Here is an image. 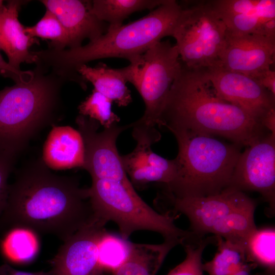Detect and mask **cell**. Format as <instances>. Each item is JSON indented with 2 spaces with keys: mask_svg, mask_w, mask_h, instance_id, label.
Instances as JSON below:
<instances>
[{
  "mask_svg": "<svg viewBox=\"0 0 275 275\" xmlns=\"http://www.w3.org/2000/svg\"><path fill=\"white\" fill-rule=\"evenodd\" d=\"M96 219L88 188L52 172L42 158L28 161L9 185L0 227L25 228L66 241Z\"/></svg>",
  "mask_w": 275,
  "mask_h": 275,
  "instance_id": "6da1fadb",
  "label": "cell"
},
{
  "mask_svg": "<svg viewBox=\"0 0 275 275\" xmlns=\"http://www.w3.org/2000/svg\"><path fill=\"white\" fill-rule=\"evenodd\" d=\"M158 127L217 135L240 147L250 146L266 130L245 111L216 96L205 68H190L182 62Z\"/></svg>",
  "mask_w": 275,
  "mask_h": 275,
  "instance_id": "7a4b0ae2",
  "label": "cell"
},
{
  "mask_svg": "<svg viewBox=\"0 0 275 275\" xmlns=\"http://www.w3.org/2000/svg\"><path fill=\"white\" fill-rule=\"evenodd\" d=\"M182 10L175 0H164L146 16L107 32L85 45L67 49L51 48L39 52L40 60L62 76L80 78L77 68L98 59L122 58L137 62L151 47L167 36H172Z\"/></svg>",
  "mask_w": 275,
  "mask_h": 275,
  "instance_id": "3957f363",
  "label": "cell"
},
{
  "mask_svg": "<svg viewBox=\"0 0 275 275\" xmlns=\"http://www.w3.org/2000/svg\"><path fill=\"white\" fill-rule=\"evenodd\" d=\"M176 139V175L162 190L178 198L218 194L230 186L241 147L190 130L171 131Z\"/></svg>",
  "mask_w": 275,
  "mask_h": 275,
  "instance_id": "277c9868",
  "label": "cell"
},
{
  "mask_svg": "<svg viewBox=\"0 0 275 275\" xmlns=\"http://www.w3.org/2000/svg\"><path fill=\"white\" fill-rule=\"evenodd\" d=\"M0 91V153L14 159L30 140L52 120L59 86L39 70Z\"/></svg>",
  "mask_w": 275,
  "mask_h": 275,
  "instance_id": "5b68a950",
  "label": "cell"
},
{
  "mask_svg": "<svg viewBox=\"0 0 275 275\" xmlns=\"http://www.w3.org/2000/svg\"><path fill=\"white\" fill-rule=\"evenodd\" d=\"M88 190L95 217L105 224L114 222L124 239L140 230L157 232L164 240H174L180 244L195 236L190 231L175 225V215L158 213L149 206L132 184L92 179Z\"/></svg>",
  "mask_w": 275,
  "mask_h": 275,
  "instance_id": "8992f818",
  "label": "cell"
},
{
  "mask_svg": "<svg viewBox=\"0 0 275 275\" xmlns=\"http://www.w3.org/2000/svg\"><path fill=\"white\" fill-rule=\"evenodd\" d=\"M176 45L159 41L131 64V83L145 105L143 116L131 124L132 135L137 144L151 146L161 139L157 129L172 84L181 67Z\"/></svg>",
  "mask_w": 275,
  "mask_h": 275,
  "instance_id": "52a82bcc",
  "label": "cell"
},
{
  "mask_svg": "<svg viewBox=\"0 0 275 275\" xmlns=\"http://www.w3.org/2000/svg\"><path fill=\"white\" fill-rule=\"evenodd\" d=\"M174 30L180 58L190 68H206L219 62L226 26L209 1L185 2Z\"/></svg>",
  "mask_w": 275,
  "mask_h": 275,
  "instance_id": "ba28073f",
  "label": "cell"
},
{
  "mask_svg": "<svg viewBox=\"0 0 275 275\" xmlns=\"http://www.w3.org/2000/svg\"><path fill=\"white\" fill-rule=\"evenodd\" d=\"M253 200L245 193L228 187L218 194L202 197L178 198L161 190L154 202L159 209L166 210L163 213L185 215L190 231L203 238L227 214Z\"/></svg>",
  "mask_w": 275,
  "mask_h": 275,
  "instance_id": "9c48e42d",
  "label": "cell"
},
{
  "mask_svg": "<svg viewBox=\"0 0 275 275\" xmlns=\"http://www.w3.org/2000/svg\"><path fill=\"white\" fill-rule=\"evenodd\" d=\"M84 144L83 169L92 179L108 180L131 184L122 163L116 146L117 139L131 124H118L98 131L100 124L89 117L80 115L76 119Z\"/></svg>",
  "mask_w": 275,
  "mask_h": 275,
  "instance_id": "30bf717a",
  "label": "cell"
},
{
  "mask_svg": "<svg viewBox=\"0 0 275 275\" xmlns=\"http://www.w3.org/2000/svg\"><path fill=\"white\" fill-rule=\"evenodd\" d=\"M229 187L259 193L274 211L275 135L266 133L240 153Z\"/></svg>",
  "mask_w": 275,
  "mask_h": 275,
  "instance_id": "8fae6325",
  "label": "cell"
},
{
  "mask_svg": "<svg viewBox=\"0 0 275 275\" xmlns=\"http://www.w3.org/2000/svg\"><path fill=\"white\" fill-rule=\"evenodd\" d=\"M205 70L218 97L240 107L260 123L275 108V95L256 79L228 70L219 62Z\"/></svg>",
  "mask_w": 275,
  "mask_h": 275,
  "instance_id": "7c38bea8",
  "label": "cell"
},
{
  "mask_svg": "<svg viewBox=\"0 0 275 275\" xmlns=\"http://www.w3.org/2000/svg\"><path fill=\"white\" fill-rule=\"evenodd\" d=\"M275 39L236 33L226 29L219 63L225 69L254 79L274 63Z\"/></svg>",
  "mask_w": 275,
  "mask_h": 275,
  "instance_id": "4fadbf2b",
  "label": "cell"
},
{
  "mask_svg": "<svg viewBox=\"0 0 275 275\" xmlns=\"http://www.w3.org/2000/svg\"><path fill=\"white\" fill-rule=\"evenodd\" d=\"M105 224L96 219L64 241L51 260L50 274L102 275L98 253Z\"/></svg>",
  "mask_w": 275,
  "mask_h": 275,
  "instance_id": "5bb4252c",
  "label": "cell"
},
{
  "mask_svg": "<svg viewBox=\"0 0 275 275\" xmlns=\"http://www.w3.org/2000/svg\"><path fill=\"white\" fill-rule=\"evenodd\" d=\"M210 2L227 30L275 39L274 0H213Z\"/></svg>",
  "mask_w": 275,
  "mask_h": 275,
  "instance_id": "9a60e30c",
  "label": "cell"
},
{
  "mask_svg": "<svg viewBox=\"0 0 275 275\" xmlns=\"http://www.w3.org/2000/svg\"><path fill=\"white\" fill-rule=\"evenodd\" d=\"M46 10L52 12L66 30L70 40L69 48L82 46V41L96 40L105 34L108 25L91 12L90 1L43 0Z\"/></svg>",
  "mask_w": 275,
  "mask_h": 275,
  "instance_id": "2e32d148",
  "label": "cell"
},
{
  "mask_svg": "<svg viewBox=\"0 0 275 275\" xmlns=\"http://www.w3.org/2000/svg\"><path fill=\"white\" fill-rule=\"evenodd\" d=\"M121 159L134 188L144 189L153 183L167 185L176 175L175 159L159 156L151 146L136 144L132 152L121 156Z\"/></svg>",
  "mask_w": 275,
  "mask_h": 275,
  "instance_id": "e0dca14e",
  "label": "cell"
},
{
  "mask_svg": "<svg viewBox=\"0 0 275 275\" xmlns=\"http://www.w3.org/2000/svg\"><path fill=\"white\" fill-rule=\"evenodd\" d=\"M21 2L9 1L0 10V49L7 56L8 64L20 70L21 63H36L38 61L31 47L37 42L24 32V27L18 19Z\"/></svg>",
  "mask_w": 275,
  "mask_h": 275,
  "instance_id": "ac0fdd59",
  "label": "cell"
},
{
  "mask_svg": "<svg viewBox=\"0 0 275 275\" xmlns=\"http://www.w3.org/2000/svg\"><path fill=\"white\" fill-rule=\"evenodd\" d=\"M85 148L78 130L68 126H53L43 148L42 159L50 169H83Z\"/></svg>",
  "mask_w": 275,
  "mask_h": 275,
  "instance_id": "d6986e66",
  "label": "cell"
},
{
  "mask_svg": "<svg viewBox=\"0 0 275 275\" xmlns=\"http://www.w3.org/2000/svg\"><path fill=\"white\" fill-rule=\"evenodd\" d=\"M131 68L130 64L122 68H112L101 63L94 67L81 65L76 72L85 81L90 82L94 89L118 106H126L132 100L130 91L126 86L130 81Z\"/></svg>",
  "mask_w": 275,
  "mask_h": 275,
  "instance_id": "ffe728a7",
  "label": "cell"
},
{
  "mask_svg": "<svg viewBox=\"0 0 275 275\" xmlns=\"http://www.w3.org/2000/svg\"><path fill=\"white\" fill-rule=\"evenodd\" d=\"M178 244L169 239L160 244L132 242L127 258L113 275H156L169 252Z\"/></svg>",
  "mask_w": 275,
  "mask_h": 275,
  "instance_id": "44dd1931",
  "label": "cell"
},
{
  "mask_svg": "<svg viewBox=\"0 0 275 275\" xmlns=\"http://www.w3.org/2000/svg\"><path fill=\"white\" fill-rule=\"evenodd\" d=\"M256 203H251L238 208L219 220L210 233L225 240L242 245L257 229L254 222Z\"/></svg>",
  "mask_w": 275,
  "mask_h": 275,
  "instance_id": "7402d4cb",
  "label": "cell"
},
{
  "mask_svg": "<svg viewBox=\"0 0 275 275\" xmlns=\"http://www.w3.org/2000/svg\"><path fill=\"white\" fill-rule=\"evenodd\" d=\"M164 0H93L91 12L108 28L123 25V21L132 13L145 10H153Z\"/></svg>",
  "mask_w": 275,
  "mask_h": 275,
  "instance_id": "603a6c76",
  "label": "cell"
},
{
  "mask_svg": "<svg viewBox=\"0 0 275 275\" xmlns=\"http://www.w3.org/2000/svg\"><path fill=\"white\" fill-rule=\"evenodd\" d=\"M246 261L266 268L274 274V228L257 229L246 239L244 244Z\"/></svg>",
  "mask_w": 275,
  "mask_h": 275,
  "instance_id": "cb8c5ba5",
  "label": "cell"
},
{
  "mask_svg": "<svg viewBox=\"0 0 275 275\" xmlns=\"http://www.w3.org/2000/svg\"><path fill=\"white\" fill-rule=\"evenodd\" d=\"M218 249L213 259L202 268L208 275H230L242 264L248 262L242 245L215 236Z\"/></svg>",
  "mask_w": 275,
  "mask_h": 275,
  "instance_id": "d4e9b609",
  "label": "cell"
},
{
  "mask_svg": "<svg viewBox=\"0 0 275 275\" xmlns=\"http://www.w3.org/2000/svg\"><path fill=\"white\" fill-rule=\"evenodd\" d=\"M35 233L25 228L10 230L3 243L5 256L17 263H25L33 260L39 250V242Z\"/></svg>",
  "mask_w": 275,
  "mask_h": 275,
  "instance_id": "484cf974",
  "label": "cell"
},
{
  "mask_svg": "<svg viewBox=\"0 0 275 275\" xmlns=\"http://www.w3.org/2000/svg\"><path fill=\"white\" fill-rule=\"evenodd\" d=\"M131 244L128 239L106 230L98 244V262L102 271L113 272L118 268L127 258Z\"/></svg>",
  "mask_w": 275,
  "mask_h": 275,
  "instance_id": "4316f807",
  "label": "cell"
},
{
  "mask_svg": "<svg viewBox=\"0 0 275 275\" xmlns=\"http://www.w3.org/2000/svg\"><path fill=\"white\" fill-rule=\"evenodd\" d=\"M113 102L95 89L78 107L79 114L97 121L104 128L118 124L120 117L112 111Z\"/></svg>",
  "mask_w": 275,
  "mask_h": 275,
  "instance_id": "83f0119b",
  "label": "cell"
},
{
  "mask_svg": "<svg viewBox=\"0 0 275 275\" xmlns=\"http://www.w3.org/2000/svg\"><path fill=\"white\" fill-rule=\"evenodd\" d=\"M24 32L33 38L51 41L53 48L62 49L66 46L70 47V40L66 30L57 17L47 10L35 25L24 27Z\"/></svg>",
  "mask_w": 275,
  "mask_h": 275,
  "instance_id": "f1b7e54d",
  "label": "cell"
},
{
  "mask_svg": "<svg viewBox=\"0 0 275 275\" xmlns=\"http://www.w3.org/2000/svg\"><path fill=\"white\" fill-rule=\"evenodd\" d=\"M212 238L190 240L183 244L186 253L185 259L167 275H203L202 256Z\"/></svg>",
  "mask_w": 275,
  "mask_h": 275,
  "instance_id": "f546056e",
  "label": "cell"
},
{
  "mask_svg": "<svg viewBox=\"0 0 275 275\" xmlns=\"http://www.w3.org/2000/svg\"><path fill=\"white\" fill-rule=\"evenodd\" d=\"M15 159L0 153V216L6 205L9 184L8 179Z\"/></svg>",
  "mask_w": 275,
  "mask_h": 275,
  "instance_id": "4dcf8cb0",
  "label": "cell"
},
{
  "mask_svg": "<svg viewBox=\"0 0 275 275\" xmlns=\"http://www.w3.org/2000/svg\"><path fill=\"white\" fill-rule=\"evenodd\" d=\"M32 74V71H23L14 69L3 59L0 53V75L18 82L28 79Z\"/></svg>",
  "mask_w": 275,
  "mask_h": 275,
  "instance_id": "1f68e13d",
  "label": "cell"
},
{
  "mask_svg": "<svg viewBox=\"0 0 275 275\" xmlns=\"http://www.w3.org/2000/svg\"><path fill=\"white\" fill-rule=\"evenodd\" d=\"M256 79L261 85L275 95V72L270 69L260 74Z\"/></svg>",
  "mask_w": 275,
  "mask_h": 275,
  "instance_id": "d6a6232c",
  "label": "cell"
},
{
  "mask_svg": "<svg viewBox=\"0 0 275 275\" xmlns=\"http://www.w3.org/2000/svg\"><path fill=\"white\" fill-rule=\"evenodd\" d=\"M0 275H51L48 271L28 272L17 270L8 264L0 265Z\"/></svg>",
  "mask_w": 275,
  "mask_h": 275,
  "instance_id": "836d02e7",
  "label": "cell"
},
{
  "mask_svg": "<svg viewBox=\"0 0 275 275\" xmlns=\"http://www.w3.org/2000/svg\"><path fill=\"white\" fill-rule=\"evenodd\" d=\"M261 123L270 133L275 135V108L266 114L261 120Z\"/></svg>",
  "mask_w": 275,
  "mask_h": 275,
  "instance_id": "e575fe53",
  "label": "cell"
},
{
  "mask_svg": "<svg viewBox=\"0 0 275 275\" xmlns=\"http://www.w3.org/2000/svg\"><path fill=\"white\" fill-rule=\"evenodd\" d=\"M256 267L252 263L246 262L234 271L230 275H250L251 270Z\"/></svg>",
  "mask_w": 275,
  "mask_h": 275,
  "instance_id": "d590c367",
  "label": "cell"
},
{
  "mask_svg": "<svg viewBox=\"0 0 275 275\" xmlns=\"http://www.w3.org/2000/svg\"><path fill=\"white\" fill-rule=\"evenodd\" d=\"M3 1L0 0V10H1L4 7Z\"/></svg>",
  "mask_w": 275,
  "mask_h": 275,
  "instance_id": "8d00e7d4",
  "label": "cell"
}]
</instances>
